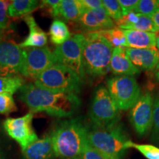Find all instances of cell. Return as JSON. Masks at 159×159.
Listing matches in <instances>:
<instances>
[{
	"instance_id": "obj_43",
	"label": "cell",
	"mask_w": 159,
	"mask_h": 159,
	"mask_svg": "<svg viewBox=\"0 0 159 159\" xmlns=\"http://www.w3.org/2000/svg\"><path fill=\"white\" fill-rule=\"evenodd\" d=\"M82 159H83V158H82Z\"/></svg>"
},
{
	"instance_id": "obj_41",
	"label": "cell",
	"mask_w": 159,
	"mask_h": 159,
	"mask_svg": "<svg viewBox=\"0 0 159 159\" xmlns=\"http://www.w3.org/2000/svg\"><path fill=\"white\" fill-rule=\"evenodd\" d=\"M1 41H0V42H1Z\"/></svg>"
},
{
	"instance_id": "obj_31",
	"label": "cell",
	"mask_w": 159,
	"mask_h": 159,
	"mask_svg": "<svg viewBox=\"0 0 159 159\" xmlns=\"http://www.w3.org/2000/svg\"><path fill=\"white\" fill-rule=\"evenodd\" d=\"M11 2L0 0V28L6 30L8 27L9 19L7 9Z\"/></svg>"
},
{
	"instance_id": "obj_2",
	"label": "cell",
	"mask_w": 159,
	"mask_h": 159,
	"mask_svg": "<svg viewBox=\"0 0 159 159\" xmlns=\"http://www.w3.org/2000/svg\"><path fill=\"white\" fill-rule=\"evenodd\" d=\"M89 131L80 118L61 122L50 136L56 157L66 159L82 156L89 144Z\"/></svg>"
},
{
	"instance_id": "obj_17",
	"label": "cell",
	"mask_w": 159,
	"mask_h": 159,
	"mask_svg": "<svg viewBox=\"0 0 159 159\" xmlns=\"http://www.w3.org/2000/svg\"><path fill=\"white\" fill-rule=\"evenodd\" d=\"M24 20L28 26L29 35L25 41L19 44L22 49L27 48H41L47 44L48 37L47 33L39 27L35 21L34 17L32 15H28L24 17Z\"/></svg>"
},
{
	"instance_id": "obj_12",
	"label": "cell",
	"mask_w": 159,
	"mask_h": 159,
	"mask_svg": "<svg viewBox=\"0 0 159 159\" xmlns=\"http://www.w3.org/2000/svg\"><path fill=\"white\" fill-rule=\"evenodd\" d=\"M25 65V54L19 45L12 41L0 42V77L21 76Z\"/></svg>"
},
{
	"instance_id": "obj_20",
	"label": "cell",
	"mask_w": 159,
	"mask_h": 159,
	"mask_svg": "<svg viewBox=\"0 0 159 159\" xmlns=\"http://www.w3.org/2000/svg\"><path fill=\"white\" fill-rule=\"evenodd\" d=\"M40 6L36 0H13L8 6L7 15L11 18L25 17L30 15Z\"/></svg>"
},
{
	"instance_id": "obj_1",
	"label": "cell",
	"mask_w": 159,
	"mask_h": 159,
	"mask_svg": "<svg viewBox=\"0 0 159 159\" xmlns=\"http://www.w3.org/2000/svg\"><path fill=\"white\" fill-rule=\"evenodd\" d=\"M19 91V98L32 113L45 112L49 116L69 117L75 114L81 100L75 93H60L45 90L34 83H25Z\"/></svg>"
},
{
	"instance_id": "obj_32",
	"label": "cell",
	"mask_w": 159,
	"mask_h": 159,
	"mask_svg": "<svg viewBox=\"0 0 159 159\" xmlns=\"http://www.w3.org/2000/svg\"><path fill=\"white\" fill-rule=\"evenodd\" d=\"M83 159H111L108 157L105 156L96 149L91 147L90 144L87 145L84 152L82 155Z\"/></svg>"
},
{
	"instance_id": "obj_24",
	"label": "cell",
	"mask_w": 159,
	"mask_h": 159,
	"mask_svg": "<svg viewBox=\"0 0 159 159\" xmlns=\"http://www.w3.org/2000/svg\"><path fill=\"white\" fill-rule=\"evenodd\" d=\"M128 148H135L148 159H159V148L151 144H140L129 141Z\"/></svg>"
},
{
	"instance_id": "obj_23",
	"label": "cell",
	"mask_w": 159,
	"mask_h": 159,
	"mask_svg": "<svg viewBox=\"0 0 159 159\" xmlns=\"http://www.w3.org/2000/svg\"><path fill=\"white\" fill-rule=\"evenodd\" d=\"M25 84V80L21 76L0 77V94L9 93L13 94Z\"/></svg>"
},
{
	"instance_id": "obj_15",
	"label": "cell",
	"mask_w": 159,
	"mask_h": 159,
	"mask_svg": "<svg viewBox=\"0 0 159 159\" xmlns=\"http://www.w3.org/2000/svg\"><path fill=\"white\" fill-rule=\"evenodd\" d=\"M110 71L114 76H131L140 74L127 56L124 47H114L110 62Z\"/></svg>"
},
{
	"instance_id": "obj_40",
	"label": "cell",
	"mask_w": 159,
	"mask_h": 159,
	"mask_svg": "<svg viewBox=\"0 0 159 159\" xmlns=\"http://www.w3.org/2000/svg\"><path fill=\"white\" fill-rule=\"evenodd\" d=\"M66 159H82V156H77V157H74V158H66Z\"/></svg>"
},
{
	"instance_id": "obj_39",
	"label": "cell",
	"mask_w": 159,
	"mask_h": 159,
	"mask_svg": "<svg viewBox=\"0 0 159 159\" xmlns=\"http://www.w3.org/2000/svg\"><path fill=\"white\" fill-rule=\"evenodd\" d=\"M156 49L159 52V35H157L156 37Z\"/></svg>"
},
{
	"instance_id": "obj_6",
	"label": "cell",
	"mask_w": 159,
	"mask_h": 159,
	"mask_svg": "<svg viewBox=\"0 0 159 159\" xmlns=\"http://www.w3.org/2000/svg\"><path fill=\"white\" fill-rule=\"evenodd\" d=\"M94 128H110L119 124L120 110L105 86H99L94 91L89 112Z\"/></svg>"
},
{
	"instance_id": "obj_34",
	"label": "cell",
	"mask_w": 159,
	"mask_h": 159,
	"mask_svg": "<svg viewBox=\"0 0 159 159\" xmlns=\"http://www.w3.org/2000/svg\"><path fill=\"white\" fill-rule=\"evenodd\" d=\"M80 1L82 5L84 13L103 7L102 0H80Z\"/></svg>"
},
{
	"instance_id": "obj_18",
	"label": "cell",
	"mask_w": 159,
	"mask_h": 159,
	"mask_svg": "<svg viewBox=\"0 0 159 159\" xmlns=\"http://www.w3.org/2000/svg\"><path fill=\"white\" fill-rule=\"evenodd\" d=\"M126 37L127 48H156L157 33L129 30H124Z\"/></svg>"
},
{
	"instance_id": "obj_19",
	"label": "cell",
	"mask_w": 159,
	"mask_h": 159,
	"mask_svg": "<svg viewBox=\"0 0 159 159\" xmlns=\"http://www.w3.org/2000/svg\"><path fill=\"white\" fill-rule=\"evenodd\" d=\"M84 13L80 0H61L59 19L77 22Z\"/></svg>"
},
{
	"instance_id": "obj_37",
	"label": "cell",
	"mask_w": 159,
	"mask_h": 159,
	"mask_svg": "<svg viewBox=\"0 0 159 159\" xmlns=\"http://www.w3.org/2000/svg\"><path fill=\"white\" fill-rule=\"evenodd\" d=\"M0 159H5V152H4L3 149L2 148L1 144H0Z\"/></svg>"
},
{
	"instance_id": "obj_22",
	"label": "cell",
	"mask_w": 159,
	"mask_h": 159,
	"mask_svg": "<svg viewBox=\"0 0 159 159\" xmlns=\"http://www.w3.org/2000/svg\"><path fill=\"white\" fill-rule=\"evenodd\" d=\"M103 37H105L111 43V45L114 47H124L127 48L126 37H125L124 30H122L119 27H114L107 30L99 31Z\"/></svg>"
},
{
	"instance_id": "obj_5",
	"label": "cell",
	"mask_w": 159,
	"mask_h": 159,
	"mask_svg": "<svg viewBox=\"0 0 159 159\" xmlns=\"http://www.w3.org/2000/svg\"><path fill=\"white\" fill-rule=\"evenodd\" d=\"M82 83L83 81L74 71L57 63L37 77L34 84L52 92L78 94Z\"/></svg>"
},
{
	"instance_id": "obj_42",
	"label": "cell",
	"mask_w": 159,
	"mask_h": 159,
	"mask_svg": "<svg viewBox=\"0 0 159 159\" xmlns=\"http://www.w3.org/2000/svg\"><path fill=\"white\" fill-rule=\"evenodd\" d=\"M158 2H159V0H158Z\"/></svg>"
},
{
	"instance_id": "obj_14",
	"label": "cell",
	"mask_w": 159,
	"mask_h": 159,
	"mask_svg": "<svg viewBox=\"0 0 159 159\" xmlns=\"http://www.w3.org/2000/svg\"><path fill=\"white\" fill-rule=\"evenodd\" d=\"M127 56L140 71L154 70L159 61V52L156 48H125Z\"/></svg>"
},
{
	"instance_id": "obj_16",
	"label": "cell",
	"mask_w": 159,
	"mask_h": 159,
	"mask_svg": "<svg viewBox=\"0 0 159 159\" xmlns=\"http://www.w3.org/2000/svg\"><path fill=\"white\" fill-rule=\"evenodd\" d=\"M24 159H53L55 152L51 136L47 135L38 139L22 151Z\"/></svg>"
},
{
	"instance_id": "obj_11",
	"label": "cell",
	"mask_w": 159,
	"mask_h": 159,
	"mask_svg": "<svg viewBox=\"0 0 159 159\" xmlns=\"http://www.w3.org/2000/svg\"><path fill=\"white\" fill-rule=\"evenodd\" d=\"M33 119V114L30 112L19 118L5 119L3 123L6 133L19 144L21 151L25 150L27 147L39 139L32 125Z\"/></svg>"
},
{
	"instance_id": "obj_8",
	"label": "cell",
	"mask_w": 159,
	"mask_h": 159,
	"mask_svg": "<svg viewBox=\"0 0 159 159\" xmlns=\"http://www.w3.org/2000/svg\"><path fill=\"white\" fill-rule=\"evenodd\" d=\"M83 34H74L54 50L57 63L74 71L83 82L86 77L83 61Z\"/></svg>"
},
{
	"instance_id": "obj_3",
	"label": "cell",
	"mask_w": 159,
	"mask_h": 159,
	"mask_svg": "<svg viewBox=\"0 0 159 159\" xmlns=\"http://www.w3.org/2000/svg\"><path fill=\"white\" fill-rule=\"evenodd\" d=\"M83 61L85 75L102 77L110 71L114 47L98 32L83 34Z\"/></svg>"
},
{
	"instance_id": "obj_33",
	"label": "cell",
	"mask_w": 159,
	"mask_h": 159,
	"mask_svg": "<svg viewBox=\"0 0 159 159\" xmlns=\"http://www.w3.org/2000/svg\"><path fill=\"white\" fill-rule=\"evenodd\" d=\"M118 1L122 9V16L128 14L131 12H134L139 3V0H118Z\"/></svg>"
},
{
	"instance_id": "obj_21",
	"label": "cell",
	"mask_w": 159,
	"mask_h": 159,
	"mask_svg": "<svg viewBox=\"0 0 159 159\" xmlns=\"http://www.w3.org/2000/svg\"><path fill=\"white\" fill-rule=\"evenodd\" d=\"M50 41L53 44L60 46L68 41L71 36L69 30L64 21L59 19H55L49 31Z\"/></svg>"
},
{
	"instance_id": "obj_36",
	"label": "cell",
	"mask_w": 159,
	"mask_h": 159,
	"mask_svg": "<svg viewBox=\"0 0 159 159\" xmlns=\"http://www.w3.org/2000/svg\"><path fill=\"white\" fill-rule=\"evenodd\" d=\"M154 76L156 80L159 83V61L158 64H157L156 68L154 69Z\"/></svg>"
},
{
	"instance_id": "obj_27",
	"label": "cell",
	"mask_w": 159,
	"mask_h": 159,
	"mask_svg": "<svg viewBox=\"0 0 159 159\" xmlns=\"http://www.w3.org/2000/svg\"><path fill=\"white\" fill-rule=\"evenodd\" d=\"M102 5L107 13L115 23L122 19V12L117 0H102Z\"/></svg>"
},
{
	"instance_id": "obj_13",
	"label": "cell",
	"mask_w": 159,
	"mask_h": 159,
	"mask_svg": "<svg viewBox=\"0 0 159 159\" xmlns=\"http://www.w3.org/2000/svg\"><path fill=\"white\" fill-rule=\"evenodd\" d=\"M76 23L78 28L85 33L107 30L116 27V24L103 7L85 12Z\"/></svg>"
},
{
	"instance_id": "obj_10",
	"label": "cell",
	"mask_w": 159,
	"mask_h": 159,
	"mask_svg": "<svg viewBox=\"0 0 159 159\" xmlns=\"http://www.w3.org/2000/svg\"><path fill=\"white\" fill-rule=\"evenodd\" d=\"M153 97L150 93L141 95L129 112V119L139 136H144L150 132L152 126Z\"/></svg>"
},
{
	"instance_id": "obj_26",
	"label": "cell",
	"mask_w": 159,
	"mask_h": 159,
	"mask_svg": "<svg viewBox=\"0 0 159 159\" xmlns=\"http://www.w3.org/2000/svg\"><path fill=\"white\" fill-rule=\"evenodd\" d=\"M151 141L159 145V92L153 97V117Z\"/></svg>"
},
{
	"instance_id": "obj_28",
	"label": "cell",
	"mask_w": 159,
	"mask_h": 159,
	"mask_svg": "<svg viewBox=\"0 0 159 159\" xmlns=\"http://www.w3.org/2000/svg\"><path fill=\"white\" fill-rule=\"evenodd\" d=\"M158 7V0H139V3L134 12L139 14L151 16Z\"/></svg>"
},
{
	"instance_id": "obj_7",
	"label": "cell",
	"mask_w": 159,
	"mask_h": 159,
	"mask_svg": "<svg viewBox=\"0 0 159 159\" xmlns=\"http://www.w3.org/2000/svg\"><path fill=\"white\" fill-rule=\"evenodd\" d=\"M106 88L120 111H127L141 97V89L134 77L112 76L107 80Z\"/></svg>"
},
{
	"instance_id": "obj_9",
	"label": "cell",
	"mask_w": 159,
	"mask_h": 159,
	"mask_svg": "<svg viewBox=\"0 0 159 159\" xmlns=\"http://www.w3.org/2000/svg\"><path fill=\"white\" fill-rule=\"evenodd\" d=\"M25 54L22 76L35 79L41 73L57 63L56 57L47 46L41 48L23 49Z\"/></svg>"
},
{
	"instance_id": "obj_38",
	"label": "cell",
	"mask_w": 159,
	"mask_h": 159,
	"mask_svg": "<svg viewBox=\"0 0 159 159\" xmlns=\"http://www.w3.org/2000/svg\"><path fill=\"white\" fill-rule=\"evenodd\" d=\"M5 35V30L0 28V41H2Z\"/></svg>"
},
{
	"instance_id": "obj_30",
	"label": "cell",
	"mask_w": 159,
	"mask_h": 159,
	"mask_svg": "<svg viewBox=\"0 0 159 159\" xmlns=\"http://www.w3.org/2000/svg\"><path fill=\"white\" fill-rule=\"evenodd\" d=\"M61 0H43L41 2L40 7L47 9L52 17L59 19V11Z\"/></svg>"
},
{
	"instance_id": "obj_35",
	"label": "cell",
	"mask_w": 159,
	"mask_h": 159,
	"mask_svg": "<svg viewBox=\"0 0 159 159\" xmlns=\"http://www.w3.org/2000/svg\"><path fill=\"white\" fill-rule=\"evenodd\" d=\"M150 17L152 19V21L154 24L155 27H156L157 30L159 32V7Z\"/></svg>"
},
{
	"instance_id": "obj_29",
	"label": "cell",
	"mask_w": 159,
	"mask_h": 159,
	"mask_svg": "<svg viewBox=\"0 0 159 159\" xmlns=\"http://www.w3.org/2000/svg\"><path fill=\"white\" fill-rule=\"evenodd\" d=\"M17 110L13 94L9 93L0 94V114H8Z\"/></svg>"
},
{
	"instance_id": "obj_25",
	"label": "cell",
	"mask_w": 159,
	"mask_h": 159,
	"mask_svg": "<svg viewBox=\"0 0 159 159\" xmlns=\"http://www.w3.org/2000/svg\"><path fill=\"white\" fill-rule=\"evenodd\" d=\"M139 14L138 20L134 24L129 30H134L144 31V32H150V33H157L156 27H155L153 22H152V19L150 16H148Z\"/></svg>"
},
{
	"instance_id": "obj_4",
	"label": "cell",
	"mask_w": 159,
	"mask_h": 159,
	"mask_svg": "<svg viewBox=\"0 0 159 159\" xmlns=\"http://www.w3.org/2000/svg\"><path fill=\"white\" fill-rule=\"evenodd\" d=\"M89 144L111 159H120L128 150V139L122 125L110 128H94L89 131Z\"/></svg>"
}]
</instances>
